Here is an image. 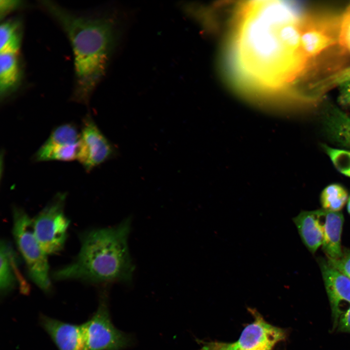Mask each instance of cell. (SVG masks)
<instances>
[{
	"label": "cell",
	"mask_w": 350,
	"mask_h": 350,
	"mask_svg": "<svg viewBox=\"0 0 350 350\" xmlns=\"http://www.w3.org/2000/svg\"><path fill=\"white\" fill-rule=\"evenodd\" d=\"M324 214L323 209L304 210L293 218L302 242L312 253L323 243Z\"/></svg>",
	"instance_id": "11"
},
{
	"label": "cell",
	"mask_w": 350,
	"mask_h": 350,
	"mask_svg": "<svg viewBox=\"0 0 350 350\" xmlns=\"http://www.w3.org/2000/svg\"><path fill=\"white\" fill-rule=\"evenodd\" d=\"M323 126L331 140L350 148V116L334 105L329 104L323 114Z\"/></svg>",
	"instance_id": "12"
},
{
	"label": "cell",
	"mask_w": 350,
	"mask_h": 350,
	"mask_svg": "<svg viewBox=\"0 0 350 350\" xmlns=\"http://www.w3.org/2000/svg\"><path fill=\"white\" fill-rule=\"evenodd\" d=\"M348 199L346 189L339 184H331L324 189L320 195L322 209L332 211H339Z\"/></svg>",
	"instance_id": "18"
},
{
	"label": "cell",
	"mask_w": 350,
	"mask_h": 350,
	"mask_svg": "<svg viewBox=\"0 0 350 350\" xmlns=\"http://www.w3.org/2000/svg\"><path fill=\"white\" fill-rule=\"evenodd\" d=\"M327 262L333 268L350 278V250L345 249L337 259L327 258Z\"/></svg>",
	"instance_id": "21"
},
{
	"label": "cell",
	"mask_w": 350,
	"mask_h": 350,
	"mask_svg": "<svg viewBox=\"0 0 350 350\" xmlns=\"http://www.w3.org/2000/svg\"><path fill=\"white\" fill-rule=\"evenodd\" d=\"M22 23L18 18L4 21L0 26V53H17L21 46Z\"/></svg>",
	"instance_id": "17"
},
{
	"label": "cell",
	"mask_w": 350,
	"mask_h": 350,
	"mask_svg": "<svg viewBox=\"0 0 350 350\" xmlns=\"http://www.w3.org/2000/svg\"><path fill=\"white\" fill-rule=\"evenodd\" d=\"M43 326L59 350H88L82 324L76 325L44 317Z\"/></svg>",
	"instance_id": "10"
},
{
	"label": "cell",
	"mask_w": 350,
	"mask_h": 350,
	"mask_svg": "<svg viewBox=\"0 0 350 350\" xmlns=\"http://www.w3.org/2000/svg\"><path fill=\"white\" fill-rule=\"evenodd\" d=\"M0 261L1 293L4 294L10 292L15 287L18 282L24 287L26 284L19 272L14 252L11 246L4 241L0 242Z\"/></svg>",
	"instance_id": "15"
},
{
	"label": "cell",
	"mask_w": 350,
	"mask_h": 350,
	"mask_svg": "<svg viewBox=\"0 0 350 350\" xmlns=\"http://www.w3.org/2000/svg\"><path fill=\"white\" fill-rule=\"evenodd\" d=\"M114 145L99 129L90 114L83 119L77 160L85 171H91L116 157Z\"/></svg>",
	"instance_id": "6"
},
{
	"label": "cell",
	"mask_w": 350,
	"mask_h": 350,
	"mask_svg": "<svg viewBox=\"0 0 350 350\" xmlns=\"http://www.w3.org/2000/svg\"><path fill=\"white\" fill-rule=\"evenodd\" d=\"M319 265L335 328L340 317L350 307V278L324 259L319 260Z\"/></svg>",
	"instance_id": "9"
},
{
	"label": "cell",
	"mask_w": 350,
	"mask_h": 350,
	"mask_svg": "<svg viewBox=\"0 0 350 350\" xmlns=\"http://www.w3.org/2000/svg\"><path fill=\"white\" fill-rule=\"evenodd\" d=\"M79 143L67 144L46 140L33 156L35 162L70 161L77 159Z\"/></svg>",
	"instance_id": "16"
},
{
	"label": "cell",
	"mask_w": 350,
	"mask_h": 350,
	"mask_svg": "<svg viewBox=\"0 0 350 350\" xmlns=\"http://www.w3.org/2000/svg\"><path fill=\"white\" fill-rule=\"evenodd\" d=\"M324 211L322 249L327 258L337 259L343 253L341 237L344 216L340 211Z\"/></svg>",
	"instance_id": "14"
},
{
	"label": "cell",
	"mask_w": 350,
	"mask_h": 350,
	"mask_svg": "<svg viewBox=\"0 0 350 350\" xmlns=\"http://www.w3.org/2000/svg\"><path fill=\"white\" fill-rule=\"evenodd\" d=\"M23 4V1L21 0H0V19H2L13 11L22 7Z\"/></svg>",
	"instance_id": "22"
},
{
	"label": "cell",
	"mask_w": 350,
	"mask_h": 350,
	"mask_svg": "<svg viewBox=\"0 0 350 350\" xmlns=\"http://www.w3.org/2000/svg\"><path fill=\"white\" fill-rule=\"evenodd\" d=\"M21 70L17 53H0V97L5 102L19 88Z\"/></svg>",
	"instance_id": "13"
},
{
	"label": "cell",
	"mask_w": 350,
	"mask_h": 350,
	"mask_svg": "<svg viewBox=\"0 0 350 350\" xmlns=\"http://www.w3.org/2000/svg\"><path fill=\"white\" fill-rule=\"evenodd\" d=\"M339 87V102L342 105L350 107V78L342 82Z\"/></svg>",
	"instance_id": "23"
},
{
	"label": "cell",
	"mask_w": 350,
	"mask_h": 350,
	"mask_svg": "<svg viewBox=\"0 0 350 350\" xmlns=\"http://www.w3.org/2000/svg\"><path fill=\"white\" fill-rule=\"evenodd\" d=\"M13 234L32 280L43 291L51 289L47 254L35 233L33 222L22 209H13Z\"/></svg>",
	"instance_id": "3"
},
{
	"label": "cell",
	"mask_w": 350,
	"mask_h": 350,
	"mask_svg": "<svg viewBox=\"0 0 350 350\" xmlns=\"http://www.w3.org/2000/svg\"><path fill=\"white\" fill-rule=\"evenodd\" d=\"M40 2L62 28L72 48L75 82L71 99L88 105L106 70L116 39L115 23L109 18L76 15L52 1Z\"/></svg>",
	"instance_id": "1"
},
{
	"label": "cell",
	"mask_w": 350,
	"mask_h": 350,
	"mask_svg": "<svg viewBox=\"0 0 350 350\" xmlns=\"http://www.w3.org/2000/svg\"><path fill=\"white\" fill-rule=\"evenodd\" d=\"M347 209H348V212L350 214V196L348 200Z\"/></svg>",
	"instance_id": "25"
},
{
	"label": "cell",
	"mask_w": 350,
	"mask_h": 350,
	"mask_svg": "<svg viewBox=\"0 0 350 350\" xmlns=\"http://www.w3.org/2000/svg\"><path fill=\"white\" fill-rule=\"evenodd\" d=\"M66 194L58 192L33 220L35 235L48 254L61 250L67 238L70 221L64 213Z\"/></svg>",
	"instance_id": "4"
},
{
	"label": "cell",
	"mask_w": 350,
	"mask_h": 350,
	"mask_svg": "<svg viewBox=\"0 0 350 350\" xmlns=\"http://www.w3.org/2000/svg\"><path fill=\"white\" fill-rule=\"evenodd\" d=\"M254 318L233 342L201 341V350H273L278 342L284 340L285 332L266 322L257 311L249 309Z\"/></svg>",
	"instance_id": "5"
},
{
	"label": "cell",
	"mask_w": 350,
	"mask_h": 350,
	"mask_svg": "<svg viewBox=\"0 0 350 350\" xmlns=\"http://www.w3.org/2000/svg\"><path fill=\"white\" fill-rule=\"evenodd\" d=\"M131 224V218H127L115 227L84 234L75 261L55 271L53 278L96 283L131 282L135 270L128 242Z\"/></svg>",
	"instance_id": "2"
},
{
	"label": "cell",
	"mask_w": 350,
	"mask_h": 350,
	"mask_svg": "<svg viewBox=\"0 0 350 350\" xmlns=\"http://www.w3.org/2000/svg\"><path fill=\"white\" fill-rule=\"evenodd\" d=\"M82 326L88 350H121L131 343L128 335L113 325L105 300L101 301L94 315Z\"/></svg>",
	"instance_id": "7"
},
{
	"label": "cell",
	"mask_w": 350,
	"mask_h": 350,
	"mask_svg": "<svg viewBox=\"0 0 350 350\" xmlns=\"http://www.w3.org/2000/svg\"><path fill=\"white\" fill-rule=\"evenodd\" d=\"M338 43L350 52V4L340 17Z\"/></svg>",
	"instance_id": "20"
},
{
	"label": "cell",
	"mask_w": 350,
	"mask_h": 350,
	"mask_svg": "<svg viewBox=\"0 0 350 350\" xmlns=\"http://www.w3.org/2000/svg\"><path fill=\"white\" fill-rule=\"evenodd\" d=\"M337 327L339 331L350 333V307L340 317Z\"/></svg>",
	"instance_id": "24"
},
{
	"label": "cell",
	"mask_w": 350,
	"mask_h": 350,
	"mask_svg": "<svg viewBox=\"0 0 350 350\" xmlns=\"http://www.w3.org/2000/svg\"><path fill=\"white\" fill-rule=\"evenodd\" d=\"M323 148L335 168L342 174L350 177V151L327 145H323Z\"/></svg>",
	"instance_id": "19"
},
{
	"label": "cell",
	"mask_w": 350,
	"mask_h": 350,
	"mask_svg": "<svg viewBox=\"0 0 350 350\" xmlns=\"http://www.w3.org/2000/svg\"><path fill=\"white\" fill-rule=\"evenodd\" d=\"M340 18L307 16L301 24V47L310 60L338 43Z\"/></svg>",
	"instance_id": "8"
}]
</instances>
